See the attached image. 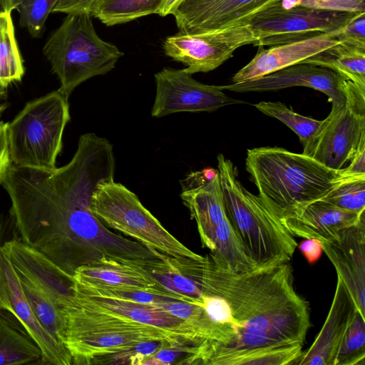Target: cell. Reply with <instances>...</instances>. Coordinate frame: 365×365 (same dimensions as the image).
I'll list each match as a JSON object with an SVG mask.
<instances>
[{
    "mask_svg": "<svg viewBox=\"0 0 365 365\" xmlns=\"http://www.w3.org/2000/svg\"><path fill=\"white\" fill-rule=\"evenodd\" d=\"M274 3L264 0H184L172 15L180 33L197 34L248 24L256 14Z\"/></svg>",
    "mask_w": 365,
    "mask_h": 365,
    "instance_id": "obj_13",
    "label": "cell"
},
{
    "mask_svg": "<svg viewBox=\"0 0 365 365\" xmlns=\"http://www.w3.org/2000/svg\"><path fill=\"white\" fill-rule=\"evenodd\" d=\"M168 259L202 293L222 297L231 309L238 333L230 344L213 346L214 358L227 360L262 348L304 345L311 325L309 307L294 287L290 262L230 272L219 268L210 255L198 260Z\"/></svg>",
    "mask_w": 365,
    "mask_h": 365,
    "instance_id": "obj_1",
    "label": "cell"
},
{
    "mask_svg": "<svg viewBox=\"0 0 365 365\" xmlns=\"http://www.w3.org/2000/svg\"><path fill=\"white\" fill-rule=\"evenodd\" d=\"M73 300L82 307L155 327L179 335L190 341L198 343L202 341L192 326L171 315L155 304L88 297L74 292Z\"/></svg>",
    "mask_w": 365,
    "mask_h": 365,
    "instance_id": "obj_18",
    "label": "cell"
},
{
    "mask_svg": "<svg viewBox=\"0 0 365 365\" xmlns=\"http://www.w3.org/2000/svg\"><path fill=\"white\" fill-rule=\"evenodd\" d=\"M8 123L0 121V184L1 179L11 163L7 137Z\"/></svg>",
    "mask_w": 365,
    "mask_h": 365,
    "instance_id": "obj_37",
    "label": "cell"
},
{
    "mask_svg": "<svg viewBox=\"0 0 365 365\" xmlns=\"http://www.w3.org/2000/svg\"><path fill=\"white\" fill-rule=\"evenodd\" d=\"M346 83L345 103L331 107L329 115L303 145L304 155L336 170L352 159L365 135V86Z\"/></svg>",
    "mask_w": 365,
    "mask_h": 365,
    "instance_id": "obj_8",
    "label": "cell"
},
{
    "mask_svg": "<svg viewBox=\"0 0 365 365\" xmlns=\"http://www.w3.org/2000/svg\"><path fill=\"white\" fill-rule=\"evenodd\" d=\"M25 73L24 61L15 37L11 12L0 14V84L7 88L21 81Z\"/></svg>",
    "mask_w": 365,
    "mask_h": 365,
    "instance_id": "obj_26",
    "label": "cell"
},
{
    "mask_svg": "<svg viewBox=\"0 0 365 365\" xmlns=\"http://www.w3.org/2000/svg\"><path fill=\"white\" fill-rule=\"evenodd\" d=\"M8 221V219H4L3 217L0 218V245L4 243L5 241L4 237H5V232H6V222Z\"/></svg>",
    "mask_w": 365,
    "mask_h": 365,
    "instance_id": "obj_41",
    "label": "cell"
},
{
    "mask_svg": "<svg viewBox=\"0 0 365 365\" xmlns=\"http://www.w3.org/2000/svg\"><path fill=\"white\" fill-rule=\"evenodd\" d=\"M58 0H12L19 14V24L34 38L42 36L46 21Z\"/></svg>",
    "mask_w": 365,
    "mask_h": 365,
    "instance_id": "obj_32",
    "label": "cell"
},
{
    "mask_svg": "<svg viewBox=\"0 0 365 365\" xmlns=\"http://www.w3.org/2000/svg\"><path fill=\"white\" fill-rule=\"evenodd\" d=\"M97 0H58L52 13L90 14Z\"/></svg>",
    "mask_w": 365,
    "mask_h": 365,
    "instance_id": "obj_36",
    "label": "cell"
},
{
    "mask_svg": "<svg viewBox=\"0 0 365 365\" xmlns=\"http://www.w3.org/2000/svg\"><path fill=\"white\" fill-rule=\"evenodd\" d=\"M93 213L107 227L167 256L202 259L170 234L135 193L114 179L100 182L91 198Z\"/></svg>",
    "mask_w": 365,
    "mask_h": 365,
    "instance_id": "obj_7",
    "label": "cell"
},
{
    "mask_svg": "<svg viewBox=\"0 0 365 365\" xmlns=\"http://www.w3.org/2000/svg\"><path fill=\"white\" fill-rule=\"evenodd\" d=\"M183 1L184 0H165L158 15L163 17L168 14H173Z\"/></svg>",
    "mask_w": 365,
    "mask_h": 365,
    "instance_id": "obj_39",
    "label": "cell"
},
{
    "mask_svg": "<svg viewBox=\"0 0 365 365\" xmlns=\"http://www.w3.org/2000/svg\"><path fill=\"white\" fill-rule=\"evenodd\" d=\"M63 314L66 325L63 344L72 364L91 365L98 357L141 341L187 340L155 327L82 307L74 302L73 296Z\"/></svg>",
    "mask_w": 365,
    "mask_h": 365,
    "instance_id": "obj_5",
    "label": "cell"
},
{
    "mask_svg": "<svg viewBox=\"0 0 365 365\" xmlns=\"http://www.w3.org/2000/svg\"><path fill=\"white\" fill-rule=\"evenodd\" d=\"M245 169L258 197L280 220L323 197L334 186L341 170L278 147L248 149Z\"/></svg>",
    "mask_w": 365,
    "mask_h": 365,
    "instance_id": "obj_2",
    "label": "cell"
},
{
    "mask_svg": "<svg viewBox=\"0 0 365 365\" xmlns=\"http://www.w3.org/2000/svg\"><path fill=\"white\" fill-rule=\"evenodd\" d=\"M14 10L12 0H0V14Z\"/></svg>",
    "mask_w": 365,
    "mask_h": 365,
    "instance_id": "obj_40",
    "label": "cell"
},
{
    "mask_svg": "<svg viewBox=\"0 0 365 365\" xmlns=\"http://www.w3.org/2000/svg\"><path fill=\"white\" fill-rule=\"evenodd\" d=\"M70 119L68 98L58 90L27 103L8 123L11 163L35 169H55Z\"/></svg>",
    "mask_w": 365,
    "mask_h": 365,
    "instance_id": "obj_6",
    "label": "cell"
},
{
    "mask_svg": "<svg viewBox=\"0 0 365 365\" xmlns=\"http://www.w3.org/2000/svg\"><path fill=\"white\" fill-rule=\"evenodd\" d=\"M341 29L323 33L304 40L272 46L267 49L259 46L255 57L232 76L231 83L255 80L301 63L342 43L337 38V35Z\"/></svg>",
    "mask_w": 365,
    "mask_h": 365,
    "instance_id": "obj_16",
    "label": "cell"
},
{
    "mask_svg": "<svg viewBox=\"0 0 365 365\" xmlns=\"http://www.w3.org/2000/svg\"><path fill=\"white\" fill-rule=\"evenodd\" d=\"M217 172L227 217L257 267L290 262L298 246L281 220L237 179L233 163L219 154Z\"/></svg>",
    "mask_w": 365,
    "mask_h": 365,
    "instance_id": "obj_3",
    "label": "cell"
},
{
    "mask_svg": "<svg viewBox=\"0 0 365 365\" xmlns=\"http://www.w3.org/2000/svg\"><path fill=\"white\" fill-rule=\"evenodd\" d=\"M298 6L282 9L278 1L256 14L248 23L255 46H276L307 39L343 29L359 13Z\"/></svg>",
    "mask_w": 365,
    "mask_h": 365,
    "instance_id": "obj_9",
    "label": "cell"
},
{
    "mask_svg": "<svg viewBox=\"0 0 365 365\" xmlns=\"http://www.w3.org/2000/svg\"><path fill=\"white\" fill-rule=\"evenodd\" d=\"M180 197L197 224L200 240L205 247L216 227L228 218L218 172L204 184L184 188Z\"/></svg>",
    "mask_w": 365,
    "mask_h": 365,
    "instance_id": "obj_20",
    "label": "cell"
},
{
    "mask_svg": "<svg viewBox=\"0 0 365 365\" xmlns=\"http://www.w3.org/2000/svg\"><path fill=\"white\" fill-rule=\"evenodd\" d=\"M0 311L11 313L37 344L42 364L71 365L66 346L57 341L34 315L4 244L0 245Z\"/></svg>",
    "mask_w": 365,
    "mask_h": 365,
    "instance_id": "obj_12",
    "label": "cell"
},
{
    "mask_svg": "<svg viewBox=\"0 0 365 365\" xmlns=\"http://www.w3.org/2000/svg\"><path fill=\"white\" fill-rule=\"evenodd\" d=\"M42 363V352L27 331L14 326L0 311V365Z\"/></svg>",
    "mask_w": 365,
    "mask_h": 365,
    "instance_id": "obj_23",
    "label": "cell"
},
{
    "mask_svg": "<svg viewBox=\"0 0 365 365\" xmlns=\"http://www.w3.org/2000/svg\"><path fill=\"white\" fill-rule=\"evenodd\" d=\"M8 107V103L0 101V117Z\"/></svg>",
    "mask_w": 365,
    "mask_h": 365,
    "instance_id": "obj_43",
    "label": "cell"
},
{
    "mask_svg": "<svg viewBox=\"0 0 365 365\" xmlns=\"http://www.w3.org/2000/svg\"><path fill=\"white\" fill-rule=\"evenodd\" d=\"M322 247L335 268L337 277L365 318V215L322 242Z\"/></svg>",
    "mask_w": 365,
    "mask_h": 365,
    "instance_id": "obj_15",
    "label": "cell"
},
{
    "mask_svg": "<svg viewBox=\"0 0 365 365\" xmlns=\"http://www.w3.org/2000/svg\"><path fill=\"white\" fill-rule=\"evenodd\" d=\"M165 0H97L91 15L110 26L159 13Z\"/></svg>",
    "mask_w": 365,
    "mask_h": 365,
    "instance_id": "obj_25",
    "label": "cell"
},
{
    "mask_svg": "<svg viewBox=\"0 0 365 365\" xmlns=\"http://www.w3.org/2000/svg\"><path fill=\"white\" fill-rule=\"evenodd\" d=\"M43 53L60 81L58 91L67 98L81 83L110 72L123 56L98 36L87 13L67 14L47 39Z\"/></svg>",
    "mask_w": 365,
    "mask_h": 365,
    "instance_id": "obj_4",
    "label": "cell"
},
{
    "mask_svg": "<svg viewBox=\"0 0 365 365\" xmlns=\"http://www.w3.org/2000/svg\"><path fill=\"white\" fill-rule=\"evenodd\" d=\"M364 215L365 212L357 213L343 210L318 200L281 222L293 237L314 238L322 242L339 230L354 225Z\"/></svg>",
    "mask_w": 365,
    "mask_h": 365,
    "instance_id": "obj_19",
    "label": "cell"
},
{
    "mask_svg": "<svg viewBox=\"0 0 365 365\" xmlns=\"http://www.w3.org/2000/svg\"><path fill=\"white\" fill-rule=\"evenodd\" d=\"M302 63L328 68L345 79L365 86V47L342 42Z\"/></svg>",
    "mask_w": 365,
    "mask_h": 365,
    "instance_id": "obj_22",
    "label": "cell"
},
{
    "mask_svg": "<svg viewBox=\"0 0 365 365\" xmlns=\"http://www.w3.org/2000/svg\"><path fill=\"white\" fill-rule=\"evenodd\" d=\"M255 106L264 114L277 118L287 125L298 135L302 145L314 133L322 123V120L300 115L279 101H261Z\"/></svg>",
    "mask_w": 365,
    "mask_h": 365,
    "instance_id": "obj_31",
    "label": "cell"
},
{
    "mask_svg": "<svg viewBox=\"0 0 365 365\" xmlns=\"http://www.w3.org/2000/svg\"><path fill=\"white\" fill-rule=\"evenodd\" d=\"M178 340V339H174ZM173 340H153L139 342L130 347L119 351L104 355L93 359L91 364H130L142 365L143 362L158 350L164 347L168 341Z\"/></svg>",
    "mask_w": 365,
    "mask_h": 365,
    "instance_id": "obj_33",
    "label": "cell"
},
{
    "mask_svg": "<svg viewBox=\"0 0 365 365\" xmlns=\"http://www.w3.org/2000/svg\"><path fill=\"white\" fill-rule=\"evenodd\" d=\"M73 289L74 293L88 297L110 298L150 304L170 300L190 302L181 296L155 289L86 287L73 282Z\"/></svg>",
    "mask_w": 365,
    "mask_h": 365,
    "instance_id": "obj_27",
    "label": "cell"
},
{
    "mask_svg": "<svg viewBox=\"0 0 365 365\" xmlns=\"http://www.w3.org/2000/svg\"><path fill=\"white\" fill-rule=\"evenodd\" d=\"M351 161L346 168L341 170V176L344 178L365 176V135L361 138Z\"/></svg>",
    "mask_w": 365,
    "mask_h": 365,
    "instance_id": "obj_35",
    "label": "cell"
},
{
    "mask_svg": "<svg viewBox=\"0 0 365 365\" xmlns=\"http://www.w3.org/2000/svg\"><path fill=\"white\" fill-rule=\"evenodd\" d=\"M320 200L343 210L365 212V176L344 178L340 175L334 186Z\"/></svg>",
    "mask_w": 365,
    "mask_h": 365,
    "instance_id": "obj_29",
    "label": "cell"
},
{
    "mask_svg": "<svg viewBox=\"0 0 365 365\" xmlns=\"http://www.w3.org/2000/svg\"><path fill=\"white\" fill-rule=\"evenodd\" d=\"M298 247L307 261L310 264L318 261L323 252L322 242L314 238L305 239Z\"/></svg>",
    "mask_w": 365,
    "mask_h": 365,
    "instance_id": "obj_38",
    "label": "cell"
},
{
    "mask_svg": "<svg viewBox=\"0 0 365 365\" xmlns=\"http://www.w3.org/2000/svg\"><path fill=\"white\" fill-rule=\"evenodd\" d=\"M356 309L349 293L337 277L333 300L325 322L312 344L302 351L294 365H334Z\"/></svg>",
    "mask_w": 365,
    "mask_h": 365,
    "instance_id": "obj_17",
    "label": "cell"
},
{
    "mask_svg": "<svg viewBox=\"0 0 365 365\" xmlns=\"http://www.w3.org/2000/svg\"><path fill=\"white\" fill-rule=\"evenodd\" d=\"M7 96V88L3 87L0 84V101H2L6 98Z\"/></svg>",
    "mask_w": 365,
    "mask_h": 365,
    "instance_id": "obj_42",
    "label": "cell"
},
{
    "mask_svg": "<svg viewBox=\"0 0 365 365\" xmlns=\"http://www.w3.org/2000/svg\"><path fill=\"white\" fill-rule=\"evenodd\" d=\"M346 79L331 69L311 63H297L259 78L240 83L222 86L233 92H263L303 86L327 95L331 107L346 101Z\"/></svg>",
    "mask_w": 365,
    "mask_h": 365,
    "instance_id": "obj_14",
    "label": "cell"
},
{
    "mask_svg": "<svg viewBox=\"0 0 365 365\" xmlns=\"http://www.w3.org/2000/svg\"><path fill=\"white\" fill-rule=\"evenodd\" d=\"M154 76L156 93L151 115L155 118L180 112H212L245 103L227 96L222 86L196 81L185 68H164Z\"/></svg>",
    "mask_w": 365,
    "mask_h": 365,
    "instance_id": "obj_11",
    "label": "cell"
},
{
    "mask_svg": "<svg viewBox=\"0 0 365 365\" xmlns=\"http://www.w3.org/2000/svg\"><path fill=\"white\" fill-rule=\"evenodd\" d=\"M73 280L78 284L86 287H134L165 291L138 264H101L82 266L75 271Z\"/></svg>",
    "mask_w": 365,
    "mask_h": 365,
    "instance_id": "obj_21",
    "label": "cell"
},
{
    "mask_svg": "<svg viewBox=\"0 0 365 365\" xmlns=\"http://www.w3.org/2000/svg\"><path fill=\"white\" fill-rule=\"evenodd\" d=\"M165 291L181 296L190 303L202 306V291L190 277L181 273L163 254L160 258L138 264Z\"/></svg>",
    "mask_w": 365,
    "mask_h": 365,
    "instance_id": "obj_24",
    "label": "cell"
},
{
    "mask_svg": "<svg viewBox=\"0 0 365 365\" xmlns=\"http://www.w3.org/2000/svg\"><path fill=\"white\" fill-rule=\"evenodd\" d=\"M365 318L356 309L341 342L334 365H364Z\"/></svg>",
    "mask_w": 365,
    "mask_h": 365,
    "instance_id": "obj_30",
    "label": "cell"
},
{
    "mask_svg": "<svg viewBox=\"0 0 365 365\" xmlns=\"http://www.w3.org/2000/svg\"><path fill=\"white\" fill-rule=\"evenodd\" d=\"M257 43L250 24L197 34L177 33L163 42L165 54L186 66L190 73L215 70L230 58L238 48Z\"/></svg>",
    "mask_w": 365,
    "mask_h": 365,
    "instance_id": "obj_10",
    "label": "cell"
},
{
    "mask_svg": "<svg viewBox=\"0 0 365 365\" xmlns=\"http://www.w3.org/2000/svg\"><path fill=\"white\" fill-rule=\"evenodd\" d=\"M341 42L365 47V11L359 13L338 34Z\"/></svg>",
    "mask_w": 365,
    "mask_h": 365,
    "instance_id": "obj_34",
    "label": "cell"
},
{
    "mask_svg": "<svg viewBox=\"0 0 365 365\" xmlns=\"http://www.w3.org/2000/svg\"><path fill=\"white\" fill-rule=\"evenodd\" d=\"M19 279L37 319L57 341L63 344L66 325L63 312L27 281Z\"/></svg>",
    "mask_w": 365,
    "mask_h": 365,
    "instance_id": "obj_28",
    "label": "cell"
}]
</instances>
